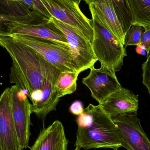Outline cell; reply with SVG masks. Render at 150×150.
<instances>
[{"label":"cell","mask_w":150,"mask_h":150,"mask_svg":"<svg viewBox=\"0 0 150 150\" xmlns=\"http://www.w3.org/2000/svg\"><path fill=\"white\" fill-rule=\"evenodd\" d=\"M0 46L12 60L10 83L26 92L34 105L39 100L44 86V59L11 36H0Z\"/></svg>","instance_id":"cell-1"},{"label":"cell","mask_w":150,"mask_h":150,"mask_svg":"<svg viewBox=\"0 0 150 150\" xmlns=\"http://www.w3.org/2000/svg\"><path fill=\"white\" fill-rule=\"evenodd\" d=\"M78 129L76 145L85 150L124 147L120 131L112 117L99 105L89 104L76 119Z\"/></svg>","instance_id":"cell-2"},{"label":"cell","mask_w":150,"mask_h":150,"mask_svg":"<svg viewBox=\"0 0 150 150\" xmlns=\"http://www.w3.org/2000/svg\"><path fill=\"white\" fill-rule=\"evenodd\" d=\"M92 16L93 37L91 46L101 67L115 74L123 66L127 56L124 46L105 25L94 10L89 6Z\"/></svg>","instance_id":"cell-3"},{"label":"cell","mask_w":150,"mask_h":150,"mask_svg":"<svg viewBox=\"0 0 150 150\" xmlns=\"http://www.w3.org/2000/svg\"><path fill=\"white\" fill-rule=\"evenodd\" d=\"M10 36L32 49L61 72H76L69 46L51 40L27 35Z\"/></svg>","instance_id":"cell-4"},{"label":"cell","mask_w":150,"mask_h":150,"mask_svg":"<svg viewBox=\"0 0 150 150\" xmlns=\"http://www.w3.org/2000/svg\"><path fill=\"white\" fill-rule=\"evenodd\" d=\"M53 17L68 25L91 44L93 37L92 19L86 16L79 5L70 0H40Z\"/></svg>","instance_id":"cell-5"},{"label":"cell","mask_w":150,"mask_h":150,"mask_svg":"<svg viewBox=\"0 0 150 150\" xmlns=\"http://www.w3.org/2000/svg\"><path fill=\"white\" fill-rule=\"evenodd\" d=\"M10 91L12 117L20 150H23L30 148L31 104L27 93H24V90L18 86H11Z\"/></svg>","instance_id":"cell-6"},{"label":"cell","mask_w":150,"mask_h":150,"mask_svg":"<svg viewBox=\"0 0 150 150\" xmlns=\"http://www.w3.org/2000/svg\"><path fill=\"white\" fill-rule=\"evenodd\" d=\"M61 71L44 59V86L40 99L35 105H31L32 112L45 122L47 115L55 111L61 98L63 97L56 86Z\"/></svg>","instance_id":"cell-7"},{"label":"cell","mask_w":150,"mask_h":150,"mask_svg":"<svg viewBox=\"0 0 150 150\" xmlns=\"http://www.w3.org/2000/svg\"><path fill=\"white\" fill-rule=\"evenodd\" d=\"M51 20L66 36L72 52L76 72L80 74L94 66L98 60L94 56L91 43L68 25L53 17Z\"/></svg>","instance_id":"cell-8"},{"label":"cell","mask_w":150,"mask_h":150,"mask_svg":"<svg viewBox=\"0 0 150 150\" xmlns=\"http://www.w3.org/2000/svg\"><path fill=\"white\" fill-rule=\"evenodd\" d=\"M128 150H150V141L141 126L137 114L125 113L112 118Z\"/></svg>","instance_id":"cell-9"},{"label":"cell","mask_w":150,"mask_h":150,"mask_svg":"<svg viewBox=\"0 0 150 150\" xmlns=\"http://www.w3.org/2000/svg\"><path fill=\"white\" fill-rule=\"evenodd\" d=\"M90 69L88 76L83 78L82 83L88 87L99 104L122 87L115 74L107 69L100 67L96 69L93 66Z\"/></svg>","instance_id":"cell-10"},{"label":"cell","mask_w":150,"mask_h":150,"mask_svg":"<svg viewBox=\"0 0 150 150\" xmlns=\"http://www.w3.org/2000/svg\"><path fill=\"white\" fill-rule=\"evenodd\" d=\"M0 150H20L12 117L10 87L0 95Z\"/></svg>","instance_id":"cell-11"},{"label":"cell","mask_w":150,"mask_h":150,"mask_svg":"<svg viewBox=\"0 0 150 150\" xmlns=\"http://www.w3.org/2000/svg\"><path fill=\"white\" fill-rule=\"evenodd\" d=\"M7 25L9 30L10 35L20 34L47 39L69 46L65 34L51 19L38 24L9 22L7 23Z\"/></svg>","instance_id":"cell-12"},{"label":"cell","mask_w":150,"mask_h":150,"mask_svg":"<svg viewBox=\"0 0 150 150\" xmlns=\"http://www.w3.org/2000/svg\"><path fill=\"white\" fill-rule=\"evenodd\" d=\"M99 105L112 118L125 113L137 114L138 95L122 86Z\"/></svg>","instance_id":"cell-13"},{"label":"cell","mask_w":150,"mask_h":150,"mask_svg":"<svg viewBox=\"0 0 150 150\" xmlns=\"http://www.w3.org/2000/svg\"><path fill=\"white\" fill-rule=\"evenodd\" d=\"M69 141L62 123L55 120L46 128H44L30 150H67ZM74 150H81L76 145Z\"/></svg>","instance_id":"cell-14"},{"label":"cell","mask_w":150,"mask_h":150,"mask_svg":"<svg viewBox=\"0 0 150 150\" xmlns=\"http://www.w3.org/2000/svg\"><path fill=\"white\" fill-rule=\"evenodd\" d=\"M86 4L91 7L108 29L124 46L125 34L110 0H87Z\"/></svg>","instance_id":"cell-15"},{"label":"cell","mask_w":150,"mask_h":150,"mask_svg":"<svg viewBox=\"0 0 150 150\" xmlns=\"http://www.w3.org/2000/svg\"><path fill=\"white\" fill-rule=\"evenodd\" d=\"M0 14L21 18L28 24L39 23L48 19L31 11L25 6L23 0H0Z\"/></svg>","instance_id":"cell-16"},{"label":"cell","mask_w":150,"mask_h":150,"mask_svg":"<svg viewBox=\"0 0 150 150\" xmlns=\"http://www.w3.org/2000/svg\"><path fill=\"white\" fill-rule=\"evenodd\" d=\"M132 18V25L150 28V0H127Z\"/></svg>","instance_id":"cell-17"},{"label":"cell","mask_w":150,"mask_h":150,"mask_svg":"<svg viewBox=\"0 0 150 150\" xmlns=\"http://www.w3.org/2000/svg\"><path fill=\"white\" fill-rule=\"evenodd\" d=\"M79 73L77 72H62L56 86L63 97L74 92L76 90L77 79Z\"/></svg>","instance_id":"cell-18"},{"label":"cell","mask_w":150,"mask_h":150,"mask_svg":"<svg viewBox=\"0 0 150 150\" xmlns=\"http://www.w3.org/2000/svg\"><path fill=\"white\" fill-rule=\"evenodd\" d=\"M87 0H84L85 1ZM125 34L132 25V18L127 0H110Z\"/></svg>","instance_id":"cell-19"},{"label":"cell","mask_w":150,"mask_h":150,"mask_svg":"<svg viewBox=\"0 0 150 150\" xmlns=\"http://www.w3.org/2000/svg\"><path fill=\"white\" fill-rule=\"evenodd\" d=\"M144 31V28L142 26L132 25L125 34V47L128 46H137L140 45L141 38Z\"/></svg>","instance_id":"cell-20"},{"label":"cell","mask_w":150,"mask_h":150,"mask_svg":"<svg viewBox=\"0 0 150 150\" xmlns=\"http://www.w3.org/2000/svg\"><path fill=\"white\" fill-rule=\"evenodd\" d=\"M23 2L32 11L38 12L48 19L52 18L51 14L40 0H23Z\"/></svg>","instance_id":"cell-21"},{"label":"cell","mask_w":150,"mask_h":150,"mask_svg":"<svg viewBox=\"0 0 150 150\" xmlns=\"http://www.w3.org/2000/svg\"><path fill=\"white\" fill-rule=\"evenodd\" d=\"M9 22L28 24L25 20L21 18L0 14V36H9V30L7 25V23Z\"/></svg>","instance_id":"cell-22"},{"label":"cell","mask_w":150,"mask_h":150,"mask_svg":"<svg viewBox=\"0 0 150 150\" xmlns=\"http://www.w3.org/2000/svg\"><path fill=\"white\" fill-rule=\"evenodd\" d=\"M143 83L147 87L150 96V53L142 66Z\"/></svg>","instance_id":"cell-23"},{"label":"cell","mask_w":150,"mask_h":150,"mask_svg":"<svg viewBox=\"0 0 150 150\" xmlns=\"http://www.w3.org/2000/svg\"><path fill=\"white\" fill-rule=\"evenodd\" d=\"M144 29V31L142 35L139 45L142 46L145 48L147 54H148L149 53L150 51V28H145Z\"/></svg>","instance_id":"cell-24"},{"label":"cell","mask_w":150,"mask_h":150,"mask_svg":"<svg viewBox=\"0 0 150 150\" xmlns=\"http://www.w3.org/2000/svg\"><path fill=\"white\" fill-rule=\"evenodd\" d=\"M84 108L83 107V104L81 101H75L70 106L69 111L71 113L77 116L83 113Z\"/></svg>","instance_id":"cell-25"},{"label":"cell","mask_w":150,"mask_h":150,"mask_svg":"<svg viewBox=\"0 0 150 150\" xmlns=\"http://www.w3.org/2000/svg\"><path fill=\"white\" fill-rule=\"evenodd\" d=\"M136 52L138 54H141V55H145L146 54V50L145 48L141 45H137L136 48Z\"/></svg>","instance_id":"cell-26"},{"label":"cell","mask_w":150,"mask_h":150,"mask_svg":"<svg viewBox=\"0 0 150 150\" xmlns=\"http://www.w3.org/2000/svg\"><path fill=\"white\" fill-rule=\"evenodd\" d=\"M70 1H73L75 2V3L79 5V3L81 2V0H70Z\"/></svg>","instance_id":"cell-27"}]
</instances>
